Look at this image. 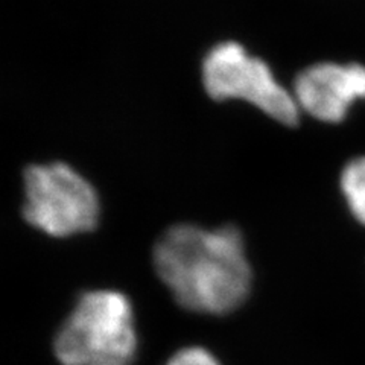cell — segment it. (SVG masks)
I'll use <instances>...</instances> for the list:
<instances>
[{
  "mask_svg": "<svg viewBox=\"0 0 365 365\" xmlns=\"http://www.w3.org/2000/svg\"><path fill=\"white\" fill-rule=\"evenodd\" d=\"M339 186L353 218L365 227V155L351 158L344 166Z\"/></svg>",
  "mask_w": 365,
  "mask_h": 365,
  "instance_id": "6",
  "label": "cell"
},
{
  "mask_svg": "<svg viewBox=\"0 0 365 365\" xmlns=\"http://www.w3.org/2000/svg\"><path fill=\"white\" fill-rule=\"evenodd\" d=\"M165 365H222V364L207 349L190 346L174 353Z\"/></svg>",
  "mask_w": 365,
  "mask_h": 365,
  "instance_id": "7",
  "label": "cell"
},
{
  "mask_svg": "<svg viewBox=\"0 0 365 365\" xmlns=\"http://www.w3.org/2000/svg\"><path fill=\"white\" fill-rule=\"evenodd\" d=\"M202 84L216 101L239 99L288 127L300 120V108L292 91L284 88L269 66L248 53L242 44L222 41L202 60Z\"/></svg>",
  "mask_w": 365,
  "mask_h": 365,
  "instance_id": "4",
  "label": "cell"
},
{
  "mask_svg": "<svg viewBox=\"0 0 365 365\" xmlns=\"http://www.w3.org/2000/svg\"><path fill=\"white\" fill-rule=\"evenodd\" d=\"M23 216L37 230L68 237L93 230L99 220V197L76 169L53 162L34 165L25 173Z\"/></svg>",
  "mask_w": 365,
  "mask_h": 365,
  "instance_id": "3",
  "label": "cell"
},
{
  "mask_svg": "<svg viewBox=\"0 0 365 365\" xmlns=\"http://www.w3.org/2000/svg\"><path fill=\"white\" fill-rule=\"evenodd\" d=\"M154 267L175 302L200 314L237 309L253 282L244 237L233 225L170 227L155 244Z\"/></svg>",
  "mask_w": 365,
  "mask_h": 365,
  "instance_id": "1",
  "label": "cell"
},
{
  "mask_svg": "<svg viewBox=\"0 0 365 365\" xmlns=\"http://www.w3.org/2000/svg\"><path fill=\"white\" fill-rule=\"evenodd\" d=\"M300 111L317 120L339 123L351 107L365 99V66L317 63L297 75L292 88Z\"/></svg>",
  "mask_w": 365,
  "mask_h": 365,
  "instance_id": "5",
  "label": "cell"
},
{
  "mask_svg": "<svg viewBox=\"0 0 365 365\" xmlns=\"http://www.w3.org/2000/svg\"><path fill=\"white\" fill-rule=\"evenodd\" d=\"M53 351L63 365H133L137 334L128 297L111 289L84 292L56 334Z\"/></svg>",
  "mask_w": 365,
  "mask_h": 365,
  "instance_id": "2",
  "label": "cell"
}]
</instances>
